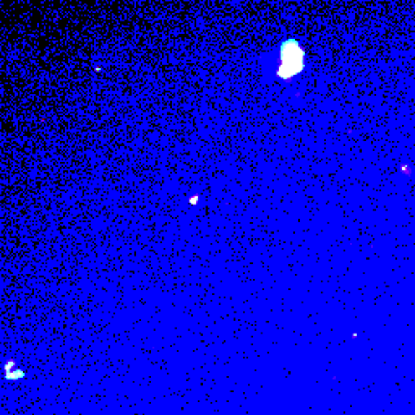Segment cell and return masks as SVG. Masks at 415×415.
<instances>
[{
  "label": "cell",
  "instance_id": "obj_1",
  "mask_svg": "<svg viewBox=\"0 0 415 415\" xmlns=\"http://www.w3.org/2000/svg\"><path fill=\"white\" fill-rule=\"evenodd\" d=\"M283 65L279 68V75L284 78H289L294 75L295 72H299L302 68V60H303V52L300 46L297 44L295 41H287L283 46Z\"/></svg>",
  "mask_w": 415,
  "mask_h": 415
}]
</instances>
